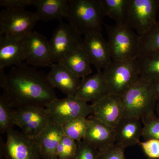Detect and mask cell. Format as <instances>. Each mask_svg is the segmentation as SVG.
Segmentation results:
<instances>
[{
	"label": "cell",
	"instance_id": "cell-35",
	"mask_svg": "<svg viewBox=\"0 0 159 159\" xmlns=\"http://www.w3.org/2000/svg\"><path fill=\"white\" fill-rule=\"evenodd\" d=\"M155 93L156 95L157 101H159V79L152 83Z\"/></svg>",
	"mask_w": 159,
	"mask_h": 159
},
{
	"label": "cell",
	"instance_id": "cell-3",
	"mask_svg": "<svg viewBox=\"0 0 159 159\" xmlns=\"http://www.w3.org/2000/svg\"><path fill=\"white\" fill-rule=\"evenodd\" d=\"M124 117L141 119L154 113L157 99L152 83L139 77L122 96Z\"/></svg>",
	"mask_w": 159,
	"mask_h": 159
},
{
	"label": "cell",
	"instance_id": "cell-15",
	"mask_svg": "<svg viewBox=\"0 0 159 159\" xmlns=\"http://www.w3.org/2000/svg\"><path fill=\"white\" fill-rule=\"evenodd\" d=\"M89 125L83 140L99 152H103L116 144L115 129L97 119L94 116H89Z\"/></svg>",
	"mask_w": 159,
	"mask_h": 159
},
{
	"label": "cell",
	"instance_id": "cell-27",
	"mask_svg": "<svg viewBox=\"0 0 159 159\" xmlns=\"http://www.w3.org/2000/svg\"><path fill=\"white\" fill-rule=\"evenodd\" d=\"M15 109L2 95L0 96V133L4 134L15 125Z\"/></svg>",
	"mask_w": 159,
	"mask_h": 159
},
{
	"label": "cell",
	"instance_id": "cell-17",
	"mask_svg": "<svg viewBox=\"0 0 159 159\" xmlns=\"http://www.w3.org/2000/svg\"><path fill=\"white\" fill-rule=\"evenodd\" d=\"M50 67L47 77L52 87L58 89L66 97L76 96L81 78L60 63H54Z\"/></svg>",
	"mask_w": 159,
	"mask_h": 159
},
{
	"label": "cell",
	"instance_id": "cell-6",
	"mask_svg": "<svg viewBox=\"0 0 159 159\" xmlns=\"http://www.w3.org/2000/svg\"><path fill=\"white\" fill-rule=\"evenodd\" d=\"M6 134V142L0 137L1 157L7 159H42L35 139L13 129H9Z\"/></svg>",
	"mask_w": 159,
	"mask_h": 159
},
{
	"label": "cell",
	"instance_id": "cell-8",
	"mask_svg": "<svg viewBox=\"0 0 159 159\" xmlns=\"http://www.w3.org/2000/svg\"><path fill=\"white\" fill-rule=\"evenodd\" d=\"M159 0H130L125 25L142 36L157 22Z\"/></svg>",
	"mask_w": 159,
	"mask_h": 159
},
{
	"label": "cell",
	"instance_id": "cell-9",
	"mask_svg": "<svg viewBox=\"0 0 159 159\" xmlns=\"http://www.w3.org/2000/svg\"><path fill=\"white\" fill-rule=\"evenodd\" d=\"M39 20L35 12L5 9L0 12V35L25 38L33 31Z\"/></svg>",
	"mask_w": 159,
	"mask_h": 159
},
{
	"label": "cell",
	"instance_id": "cell-13",
	"mask_svg": "<svg viewBox=\"0 0 159 159\" xmlns=\"http://www.w3.org/2000/svg\"><path fill=\"white\" fill-rule=\"evenodd\" d=\"M82 48L97 71L101 70L112 61L108 41L101 31L92 32L84 35Z\"/></svg>",
	"mask_w": 159,
	"mask_h": 159
},
{
	"label": "cell",
	"instance_id": "cell-11",
	"mask_svg": "<svg viewBox=\"0 0 159 159\" xmlns=\"http://www.w3.org/2000/svg\"><path fill=\"white\" fill-rule=\"evenodd\" d=\"M15 125L27 136L35 139L50 123L45 107L27 106L15 109Z\"/></svg>",
	"mask_w": 159,
	"mask_h": 159
},
{
	"label": "cell",
	"instance_id": "cell-5",
	"mask_svg": "<svg viewBox=\"0 0 159 159\" xmlns=\"http://www.w3.org/2000/svg\"><path fill=\"white\" fill-rule=\"evenodd\" d=\"M103 78L109 93L122 96L140 77L136 60L112 61L103 69Z\"/></svg>",
	"mask_w": 159,
	"mask_h": 159
},
{
	"label": "cell",
	"instance_id": "cell-22",
	"mask_svg": "<svg viewBox=\"0 0 159 159\" xmlns=\"http://www.w3.org/2000/svg\"><path fill=\"white\" fill-rule=\"evenodd\" d=\"M136 61L140 77L152 83L159 79V50L140 54Z\"/></svg>",
	"mask_w": 159,
	"mask_h": 159
},
{
	"label": "cell",
	"instance_id": "cell-4",
	"mask_svg": "<svg viewBox=\"0 0 159 159\" xmlns=\"http://www.w3.org/2000/svg\"><path fill=\"white\" fill-rule=\"evenodd\" d=\"M108 36L111 57L113 61L134 60L139 54L140 36L125 25L103 24Z\"/></svg>",
	"mask_w": 159,
	"mask_h": 159
},
{
	"label": "cell",
	"instance_id": "cell-36",
	"mask_svg": "<svg viewBox=\"0 0 159 159\" xmlns=\"http://www.w3.org/2000/svg\"><path fill=\"white\" fill-rule=\"evenodd\" d=\"M155 111L156 112L157 116L159 118V101H157V102Z\"/></svg>",
	"mask_w": 159,
	"mask_h": 159
},
{
	"label": "cell",
	"instance_id": "cell-29",
	"mask_svg": "<svg viewBox=\"0 0 159 159\" xmlns=\"http://www.w3.org/2000/svg\"><path fill=\"white\" fill-rule=\"evenodd\" d=\"M77 149V141L64 135L61 140L56 150L57 159H74Z\"/></svg>",
	"mask_w": 159,
	"mask_h": 159
},
{
	"label": "cell",
	"instance_id": "cell-1",
	"mask_svg": "<svg viewBox=\"0 0 159 159\" xmlns=\"http://www.w3.org/2000/svg\"><path fill=\"white\" fill-rule=\"evenodd\" d=\"M3 96L13 108L27 106L46 107L57 99L47 75L24 63L12 67L7 75Z\"/></svg>",
	"mask_w": 159,
	"mask_h": 159
},
{
	"label": "cell",
	"instance_id": "cell-33",
	"mask_svg": "<svg viewBox=\"0 0 159 159\" xmlns=\"http://www.w3.org/2000/svg\"><path fill=\"white\" fill-rule=\"evenodd\" d=\"M33 0H1L0 6L6 9L22 10L33 5Z\"/></svg>",
	"mask_w": 159,
	"mask_h": 159
},
{
	"label": "cell",
	"instance_id": "cell-21",
	"mask_svg": "<svg viewBox=\"0 0 159 159\" xmlns=\"http://www.w3.org/2000/svg\"><path fill=\"white\" fill-rule=\"evenodd\" d=\"M33 6L39 20L48 21L67 17L69 9L68 0H33Z\"/></svg>",
	"mask_w": 159,
	"mask_h": 159
},
{
	"label": "cell",
	"instance_id": "cell-34",
	"mask_svg": "<svg viewBox=\"0 0 159 159\" xmlns=\"http://www.w3.org/2000/svg\"><path fill=\"white\" fill-rule=\"evenodd\" d=\"M7 82V75H6L4 69H0V87L4 89Z\"/></svg>",
	"mask_w": 159,
	"mask_h": 159
},
{
	"label": "cell",
	"instance_id": "cell-28",
	"mask_svg": "<svg viewBox=\"0 0 159 159\" xmlns=\"http://www.w3.org/2000/svg\"><path fill=\"white\" fill-rule=\"evenodd\" d=\"M143 123L142 137L145 141L149 139L159 140V118L155 113L141 119Z\"/></svg>",
	"mask_w": 159,
	"mask_h": 159
},
{
	"label": "cell",
	"instance_id": "cell-32",
	"mask_svg": "<svg viewBox=\"0 0 159 159\" xmlns=\"http://www.w3.org/2000/svg\"><path fill=\"white\" fill-rule=\"evenodd\" d=\"M125 148L115 144L107 150L99 152L98 159H125Z\"/></svg>",
	"mask_w": 159,
	"mask_h": 159
},
{
	"label": "cell",
	"instance_id": "cell-23",
	"mask_svg": "<svg viewBox=\"0 0 159 159\" xmlns=\"http://www.w3.org/2000/svg\"><path fill=\"white\" fill-rule=\"evenodd\" d=\"M60 63L81 79L89 76L93 72L91 67L92 64L88 55L82 48L74 51Z\"/></svg>",
	"mask_w": 159,
	"mask_h": 159
},
{
	"label": "cell",
	"instance_id": "cell-30",
	"mask_svg": "<svg viewBox=\"0 0 159 159\" xmlns=\"http://www.w3.org/2000/svg\"><path fill=\"white\" fill-rule=\"evenodd\" d=\"M77 153L74 159H98L99 151L83 140L77 142Z\"/></svg>",
	"mask_w": 159,
	"mask_h": 159
},
{
	"label": "cell",
	"instance_id": "cell-20",
	"mask_svg": "<svg viewBox=\"0 0 159 159\" xmlns=\"http://www.w3.org/2000/svg\"><path fill=\"white\" fill-rule=\"evenodd\" d=\"M65 135L62 125L51 123L35 139L42 159H57L56 150Z\"/></svg>",
	"mask_w": 159,
	"mask_h": 159
},
{
	"label": "cell",
	"instance_id": "cell-2",
	"mask_svg": "<svg viewBox=\"0 0 159 159\" xmlns=\"http://www.w3.org/2000/svg\"><path fill=\"white\" fill-rule=\"evenodd\" d=\"M99 0H69L67 18L80 35L101 31L105 17Z\"/></svg>",
	"mask_w": 159,
	"mask_h": 159
},
{
	"label": "cell",
	"instance_id": "cell-25",
	"mask_svg": "<svg viewBox=\"0 0 159 159\" xmlns=\"http://www.w3.org/2000/svg\"><path fill=\"white\" fill-rule=\"evenodd\" d=\"M89 125L88 118L80 117L66 122L62 126L65 135L78 142L83 139Z\"/></svg>",
	"mask_w": 159,
	"mask_h": 159
},
{
	"label": "cell",
	"instance_id": "cell-16",
	"mask_svg": "<svg viewBox=\"0 0 159 159\" xmlns=\"http://www.w3.org/2000/svg\"><path fill=\"white\" fill-rule=\"evenodd\" d=\"M24 38L7 34L0 35V69L18 66L25 63Z\"/></svg>",
	"mask_w": 159,
	"mask_h": 159
},
{
	"label": "cell",
	"instance_id": "cell-19",
	"mask_svg": "<svg viewBox=\"0 0 159 159\" xmlns=\"http://www.w3.org/2000/svg\"><path fill=\"white\" fill-rule=\"evenodd\" d=\"M110 93L104 78L103 73L98 70L93 75L81 79L76 97L84 102L92 103Z\"/></svg>",
	"mask_w": 159,
	"mask_h": 159
},
{
	"label": "cell",
	"instance_id": "cell-37",
	"mask_svg": "<svg viewBox=\"0 0 159 159\" xmlns=\"http://www.w3.org/2000/svg\"><path fill=\"white\" fill-rule=\"evenodd\" d=\"M1 159H3V157H1Z\"/></svg>",
	"mask_w": 159,
	"mask_h": 159
},
{
	"label": "cell",
	"instance_id": "cell-18",
	"mask_svg": "<svg viewBox=\"0 0 159 159\" xmlns=\"http://www.w3.org/2000/svg\"><path fill=\"white\" fill-rule=\"evenodd\" d=\"M141 119L135 117H123L114 128L116 144L126 148L139 144L142 136Z\"/></svg>",
	"mask_w": 159,
	"mask_h": 159
},
{
	"label": "cell",
	"instance_id": "cell-10",
	"mask_svg": "<svg viewBox=\"0 0 159 159\" xmlns=\"http://www.w3.org/2000/svg\"><path fill=\"white\" fill-rule=\"evenodd\" d=\"M81 35L70 24L60 21L49 41L53 63H60L77 49L82 48Z\"/></svg>",
	"mask_w": 159,
	"mask_h": 159
},
{
	"label": "cell",
	"instance_id": "cell-26",
	"mask_svg": "<svg viewBox=\"0 0 159 159\" xmlns=\"http://www.w3.org/2000/svg\"><path fill=\"white\" fill-rule=\"evenodd\" d=\"M157 50H159V21H157L145 34L140 36L139 55Z\"/></svg>",
	"mask_w": 159,
	"mask_h": 159
},
{
	"label": "cell",
	"instance_id": "cell-31",
	"mask_svg": "<svg viewBox=\"0 0 159 159\" xmlns=\"http://www.w3.org/2000/svg\"><path fill=\"white\" fill-rule=\"evenodd\" d=\"M145 154L150 159H159V140L149 139L143 142H140Z\"/></svg>",
	"mask_w": 159,
	"mask_h": 159
},
{
	"label": "cell",
	"instance_id": "cell-7",
	"mask_svg": "<svg viewBox=\"0 0 159 159\" xmlns=\"http://www.w3.org/2000/svg\"><path fill=\"white\" fill-rule=\"evenodd\" d=\"M50 122L61 125L80 117H87L93 114L92 104L74 97L58 98L51 101L45 107Z\"/></svg>",
	"mask_w": 159,
	"mask_h": 159
},
{
	"label": "cell",
	"instance_id": "cell-24",
	"mask_svg": "<svg viewBox=\"0 0 159 159\" xmlns=\"http://www.w3.org/2000/svg\"><path fill=\"white\" fill-rule=\"evenodd\" d=\"M105 16L114 20L116 25H124L130 0H99Z\"/></svg>",
	"mask_w": 159,
	"mask_h": 159
},
{
	"label": "cell",
	"instance_id": "cell-38",
	"mask_svg": "<svg viewBox=\"0 0 159 159\" xmlns=\"http://www.w3.org/2000/svg\"></svg>",
	"mask_w": 159,
	"mask_h": 159
},
{
	"label": "cell",
	"instance_id": "cell-12",
	"mask_svg": "<svg viewBox=\"0 0 159 159\" xmlns=\"http://www.w3.org/2000/svg\"><path fill=\"white\" fill-rule=\"evenodd\" d=\"M26 63L38 67H51L52 59L49 41L43 34L32 31L24 38Z\"/></svg>",
	"mask_w": 159,
	"mask_h": 159
},
{
	"label": "cell",
	"instance_id": "cell-14",
	"mask_svg": "<svg viewBox=\"0 0 159 159\" xmlns=\"http://www.w3.org/2000/svg\"><path fill=\"white\" fill-rule=\"evenodd\" d=\"M92 106L94 116L113 128L124 117L122 96L110 93Z\"/></svg>",
	"mask_w": 159,
	"mask_h": 159
}]
</instances>
